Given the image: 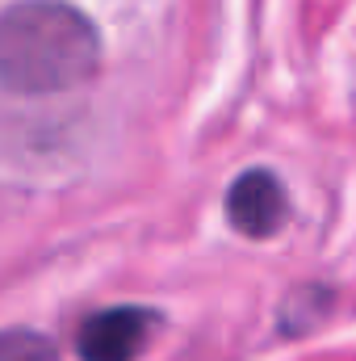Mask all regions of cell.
Returning a JSON list of instances; mask_svg holds the SVG:
<instances>
[{
	"label": "cell",
	"instance_id": "1",
	"mask_svg": "<svg viewBox=\"0 0 356 361\" xmlns=\"http://www.w3.org/2000/svg\"><path fill=\"white\" fill-rule=\"evenodd\" d=\"M101 38L68 0H17L0 13V85L8 92H63L92 80Z\"/></svg>",
	"mask_w": 356,
	"mask_h": 361
},
{
	"label": "cell",
	"instance_id": "4",
	"mask_svg": "<svg viewBox=\"0 0 356 361\" xmlns=\"http://www.w3.org/2000/svg\"><path fill=\"white\" fill-rule=\"evenodd\" d=\"M0 361H59V353L46 336L8 328V332H0Z\"/></svg>",
	"mask_w": 356,
	"mask_h": 361
},
{
	"label": "cell",
	"instance_id": "2",
	"mask_svg": "<svg viewBox=\"0 0 356 361\" xmlns=\"http://www.w3.org/2000/svg\"><path fill=\"white\" fill-rule=\"evenodd\" d=\"M155 324L160 319L147 307H109L80 324L76 349L84 361H134L147 349Z\"/></svg>",
	"mask_w": 356,
	"mask_h": 361
},
{
	"label": "cell",
	"instance_id": "3",
	"mask_svg": "<svg viewBox=\"0 0 356 361\" xmlns=\"http://www.w3.org/2000/svg\"><path fill=\"white\" fill-rule=\"evenodd\" d=\"M227 214H231V227L243 231L248 240H268L285 227V214H289V197L281 189V180L272 177L268 169H252L231 185L227 193Z\"/></svg>",
	"mask_w": 356,
	"mask_h": 361
}]
</instances>
